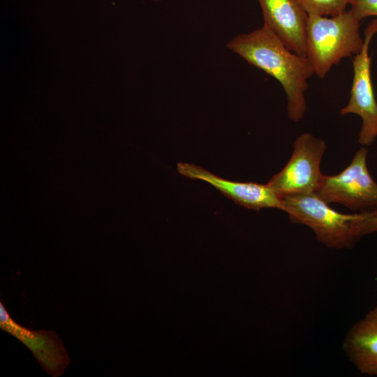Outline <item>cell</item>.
<instances>
[{"label":"cell","mask_w":377,"mask_h":377,"mask_svg":"<svg viewBox=\"0 0 377 377\" xmlns=\"http://www.w3.org/2000/svg\"><path fill=\"white\" fill-rule=\"evenodd\" d=\"M377 34V20H372L364 31V44L361 51L353 59V78L348 104L340 114H354L362 120L358 142L371 145L377 137V102L371 79V41Z\"/></svg>","instance_id":"6"},{"label":"cell","mask_w":377,"mask_h":377,"mask_svg":"<svg viewBox=\"0 0 377 377\" xmlns=\"http://www.w3.org/2000/svg\"><path fill=\"white\" fill-rule=\"evenodd\" d=\"M153 1H160V0H153Z\"/></svg>","instance_id":"14"},{"label":"cell","mask_w":377,"mask_h":377,"mask_svg":"<svg viewBox=\"0 0 377 377\" xmlns=\"http://www.w3.org/2000/svg\"><path fill=\"white\" fill-rule=\"evenodd\" d=\"M0 328L23 343L43 370L52 377L61 376L70 363L67 350L52 330H31L16 323L0 302Z\"/></svg>","instance_id":"7"},{"label":"cell","mask_w":377,"mask_h":377,"mask_svg":"<svg viewBox=\"0 0 377 377\" xmlns=\"http://www.w3.org/2000/svg\"><path fill=\"white\" fill-rule=\"evenodd\" d=\"M350 10L359 21L377 16V0H357Z\"/></svg>","instance_id":"12"},{"label":"cell","mask_w":377,"mask_h":377,"mask_svg":"<svg viewBox=\"0 0 377 377\" xmlns=\"http://www.w3.org/2000/svg\"><path fill=\"white\" fill-rule=\"evenodd\" d=\"M263 25L272 30L294 52L306 57L308 14L297 0H257Z\"/></svg>","instance_id":"9"},{"label":"cell","mask_w":377,"mask_h":377,"mask_svg":"<svg viewBox=\"0 0 377 377\" xmlns=\"http://www.w3.org/2000/svg\"><path fill=\"white\" fill-rule=\"evenodd\" d=\"M178 172L189 179L206 182L223 195L246 208L260 210L276 208L283 210V199L266 184L254 182H239L219 177L211 172L192 163L179 162Z\"/></svg>","instance_id":"8"},{"label":"cell","mask_w":377,"mask_h":377,"mask_svg":"<svg viewBox=\"0 0 377 377\" xmlns=\"http://www.w3.org/2000/svg\"><path fill=\"white\" fill-rule=\"evenodd\" d=\"M283 202L282 211L292 223L309 227L321 244L334 249L353 247L363 237V220L372 212L341 213L316 193L287 196Z\"/></svg>","instance_id":"3"},{"label":"cell","mask_w":377,"mask_h":377,"mask_svg":"<svg viewBox=\"0 0 377 377\" xmlns=\"http://www.w3.org/2000/svg\"><path fill=\"white\" fill-rule=\"evenodd\" d=\"M343 348L362 374L377 376V306L352 326Z\"/></svg>","instance_id":"10"},{"label":"cell","mask_w":377,"mask_h":377,"mask_svg":"<svg viewBox=\"0 0 377 377\" xmlns=\"http://www.w3.org/2000/svg\"><path fill=\"white\" fill-rule=\"evenodd\" d=\"M327 145L309 133L299 135L285 166L267 183L282 199L287 196L316 193L325 175L320 163Z\"/></svg>","instance_id":"4"},{"label":"cell","mask_w":377,"mask_h":377,"mask_svg":"<svg viewBox=\"0 0 377 377\" xmlns=\"http://www.w3.org/2000/svg\"><path fill=\"white\" fill-rule=\"evenodd\" d=\"M362 229L363 236L377 232V211L371 212L363 220Z\"/></svg>","instance_id":"13"},{"label":"cell","mask_w":377,"mask_h":377,"mask_svg":"<svg viewBox=\"0 0 377 377\" xmlns=\"http://www.w3.org/2000/svg\"><path fill=\"white\" fill-rule=\"evenodd\" d=\"M227 47L252 65L274 77L287 98V113L300 121L306 110L305 92L313 68L306 57L290 50L268 27L263 25L232 38Z\"/></svg>","instance_id":"1"},{"label":"cell","mask_w":377,"mask_h":377,"mask_svg":"<svg viewBox=\"0 0 377 377\" xmlns=\"http://www.w3.org/2000/svg\"><path fill=\"white\" fill-rule=\"evenodd\" d=\"M367 149L360 148L339 173L325 175L316 195L325 202L339 203L353 213L377 211V183L367 166Z\"/></svg>","instance_id":"5"},{"label":"cell","mask_w":377,"mask_h":377,"mask_svg":"<svg viewBox=\"0 0 377 377\" xmlns=\"http://www.w3.org/2000/svg\"><path fill=\"white\" fill-rule=\"evenodd\" d=\"M357 0H297L308 15L334 16L346 10Z\"/></svg>","instance_id":"11"},{"label":"cell","mask_w":377,"mask_h":377,"mask_svg":"<svg viewBox=\"0 0 377 377\" xmlns=\"http://www.w3.org/2000/svg\"><path fill=\"white\" fill-rule=\"evenodd\" d=\"M360 22L350 10L330 17L308 15L306 57L319 77L324 78L342 59L361 51Z\"/></svg>","instance_id":"2"}]
</instances>
